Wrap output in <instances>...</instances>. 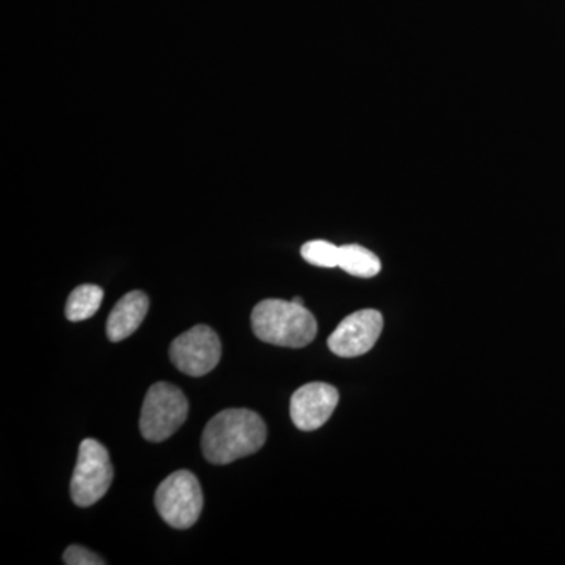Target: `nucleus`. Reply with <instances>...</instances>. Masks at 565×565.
Returning a JSON list of instances; mask_svg holds the SVG:
<instances>
[{
  "mask_svg": "<svg viewBox=\"0 0 565 565\" xmlns=\"http://www.w3.org/2000/svg\"><path fill=\"white\" fill-rule=\"evenodd\" d=\"M266 438L267 427L262 416L247 408H228L204 427L203 456L214 465L232 463L258 452Z\"/></svg>",
  "mask_w": 565,
  "mask_h": 565,
  "instance_id": "1",
  "label": "nucleus"
},
{
  "mask_svg": "<svg viewBox=\"0 0 565 565\" xmlns=\"http://www.w3.org/2000/svg\"><path fill=\"white\" fill-rule=\"evenodd\" d=\"M252 329L264 343L300 349L315 340L318 322L303 305L267 299L253 308Z\"/></svg>",
  "mask_w": 565,
  "mask_h": 565,
  "instance_id": "2",
  "label": "nucleus"
},
{
  "mask_svg": "<svg viewBox=\"0 0 565 565\" xmlns=\"http://www.w3.org/2000/svg\"><path fill=\"white\" fill-rule=\"evenodd\" d=\"M189 403L178 386L158 382L148 390L140 415V433L145 440L161 444L184 424Z\"/></svg>",
  "mask_w": 565,
  "mask_h": 565,
  "instance_id": "3",
  "label": "nucleus"
},
{
  "mask_svg": "<svg viewBox=\"0 0 565 565\" xmlns=\"http://www.w3.org/2000/svg\"><path fill=\"white\" fill-rule=\"evenodd\" d=\"M154 503L167 525L174 530H188L195 525L203 511L199 479L188 470L174 471L159 486Z\"/></svg>",
  "mask_w": 565,
  "mask_h": 565,
  "instance_id": "4",
  "label": "nucleus"
},
{
  "mask_svg": "<svg viewBox=\"0 0 565 565\" xmlns=\"http://www.w3.org/2000/svg\"><path fill=\"white\" fill-rule=\"evenodd\" d=\"M114 467L109 451L98 440L87 438L79 446L76 468L71 479V497L79 508H90L110 489Z\"/></svg>",
  "mask_w": 565,
  "mask_h": 565,
  "instance_id": "5",
  "label": "nucleus"
},
{
  "mask_svg": "<svg viewBox=\"0 0 565 565\" xmlns=\"http://www.w3.org/2000/svg\"><path fill=\"white\" fill-rule=\"evenodd\" d=\"M222 344L207 326H195L180 334L170 345V359L181 373L202 377L221 362Z\"/></svg>",
  "mask_w": 565,
  "mask_h": 565,
  "instance_id": "6",
  "label": "nucleus"
},
{
  "mask_svg": "<svg viewBox=\"0 0 565 565\" xmlns=\"http://www.w3.org/2000/svg\"><path fill=\"white\" fill-rule=\"evenodd\" d=\"M384 329V316L377 310H362L348 316L329 338V349L343 359L364 355L377 343Z\"/></svg>",
  "mask_w": 565,
  "mask_h": 565,
  "instance_id": "7",
  "label": "nucleus"
},
{
  "mask_svg": "<svg viewBox=\"0 0 565 565\" xmlns=\"http://www.w3.org/2000/svg\"><path fill=\"white\" fill-rule=\"evenodd\" d=\"M338 401L340 394L332 385L311 382L300 386L291 397L292 423L303 433L319 429L333 415Z\"/></svg>",
  "mask_w": 565,
  "mask_h": 565,
  "instance_id": "8",
  "label": "nucleus"
},
{
  "mask_svg": "<svg viewBox=\"0 0 565 565\" xmlns=\"http://www.w3.org/2000/svg\"><path fill=\"white\" fill-rule=\"evenodd\" d=\"M148 307H150V300L145 292L132 291L121 297L107 319V337L111 343H120L131 337L145 321Z\"/></svg>",
  "mask_w": 565,
  "mask_h": 565,
  "instance_id": "9",
  "label": "nucleus"
},
{
  "mask_svg": "<svg viewBox=\"0 0 565 565\" xmlns=\"http://www.w3.org/2000/svg\"><path fill=\"white\" fill-rule=\"evenodd\" d=\"M338 267L359 278H373L382 270L381 259L362 245L351 244L340 247Z\"/></svg>",
  "mask_w": 565,
  "mask_h": 565,
  "instance_id": "10",
  "label": "nucleus"
},
{
  "mask_svg": "<svg viewBox=\"0 0 565 565\" xmlns=\"http://www.w3.org/2000/svg\"><path fill=\"white\" fill-rule=\"evenodd\" d=\"M104 299V291L96 285L77 286L70 294L66 302L65 313L71 322L87 321L92 316L98 313Z\"/></svg>",
  "mask_w": 565,
  "mask_h": 565,
  "instance_id": "11",
  "label": "nucleus"
},
{
  "mask_svg": "<svg viewBox=\"0 0 565 565\" xmlns=\"http://www.w3.org/2000/svg\"><path fill=\"white\" fill-rule=\"evenodd\" d=\"M302 258L313 266L333 269L340 263V247L329 241H310L302 245Z\"/></svg>",
  "mask_w": 565,
  "mask_h": 565,
  "instance_id": "12",
  "label": "nucleus"
},
{
  "mask_svg": "<svg viewBox=\"0 0 565 565\" xmlns=\"http://www.w3.org/2000/svg\"><path fill=\"white\" fill-rule=\"evenodd\" d=\"M63 563L68 565H103L106 561L79 545H71L63 555Z\"/></svg>",
  "mask_w": 565,
  "mask_h": 565,
  "instance_id": "13",
  "label": "nucleus"
},
{
  "mask_svg": "<svg viewBox=\"0 0 565 565\" xmlns=\"http://www.w3.org/2000/svg\"><path fill=\"white\" fill-rule=\"evenodd\" d=\"M292 302H294V303L303 305V300H302V299H300V297H297V296H296V297H292Z\"/></svg>",
  "mask_w": 565,
  "mask_h": 565,
  "instance_id": "14",
  "label": "nucleus"
}]
</instances>
